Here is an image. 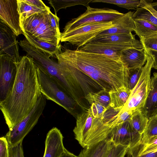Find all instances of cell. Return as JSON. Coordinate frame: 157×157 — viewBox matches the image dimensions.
<instances>
[{"instance_id": "1", "label": "cell", "mask_w": 157, "mask_h": 157, "mask_svg": "<svg viewBox=\"0 0 157 157\" xmlns=\"http://www.w3.org/2000/svg\"><path fill=\"white\" fill-rule=\"evenodd\" d=\"M17 65L13 87L6 98L0 102V109L9 129L29 113L41 94L37 67L32 59L24 56Z\"/></svg>"}, {"instance_id": "2", "label": "cell", "mask_w": 157, "mask_h": 157, "mask_svg": "<svg viewBox=\"0 0 157 157\" xmlns=\"http://www.w3.org/2000/svg\"><path fill=\"white\" fill-rule=\"evenodd\" d=\"M56 57L58 62L75 68L109 92L126 87L128 69L121 59L77 49L61 50Z\"/></svg>"}, {"instance_id": "3", "label": "cell", "mask_w": 157, "mask_h": 157, "mask_svg": "<svg viewBox=\"0 0 157 157\" xmlns=\"http://www.w3.org/2000/svg\"><path fill=\"white\" fill-rule=\"evenodd\" d=\"M37 73L41 94L46 99L51 100L63 108L76 117L80 109L74 100L52 77L37 67Z\"/></svg>"}, {"instance_id": "4", "label": "cell", "mask_w": 157, "mask_h": 157, "mask_svg": "<svg viewBox=\"0 0 157 157\" xmlns=\"http://www.w3.org/2000/svg\"><path fill=\"white\" fill-rule=\"evenodd\" d=\"M145 50L147 54V58L145 66L143 67L140 78L131 91L128 101L121 108L120 112L141 110L144 105L148 92L151 71L154 62L152 57Z\"/></svg>"}, {"instance_id": "5", "label": "cell", "mask_w": 157, "mask_h": 157, "mask_svg": "<svg viewBox=\"0 0 157 157\" xmlns=\"http://www.w3.org/2000/svg\"><path fill=\"white\" fill-rule=\"evenodd\" d=\"M46 99L41 94L34 109L22 120L9 129L5 137L9 146L14 147L21 142L37 124L46 105Z\"/></svg>"}, {"instance_id": "6", "label": "cell", "mask_w": 157, "mask_h": 157, "mask_svg": "<svg viewBox=\"0 0 157 157\" xmlns=\"http://www.w3.org/2000/svg\"><path fill=\"white\" fill-rule=\"evenodd\" d=\"M112 21L95 23L61 33L60 41L68 42L80 48L103 31L114 27Z\"/></svg>"}, {"instance_id": "7", "label": "cell", "mask_w": 157, "mask_h": 157, "mask_svg": "<svg viewBox=\"0 0 157 157\" xmlns=\"http://www.w3.org/2000/svg\"><path fill=\"white\" fill-rule=\"evenodd\" d=\"M86 8L84 13L67 22L63 32L89 24L112 21L121 17L124 14L117 10L108 8H94L90 6Z\"/></svg>"}, {"instance_id": "8", "label": "cell", "mask_w": 157, "mask_h": 157, "mask_svg": "<svg viewBox=\"0 0 157 157\" xmlns=\"http://www.w3.org/2000/svg\"><path fill=\"white\" fill-rule=\"evenodd\" d=\"M132 48L141 49L143 46L140 41L123 43L90 41L77 49L81 51L103 54L115 59H120L123 50Z\"/></svg>"}, {"instance_id": "9", "label": "cell", "mask_w": 157, "mask_h": 157, "mask_svg": "<svg viewBox=\"0 0 157 157\" xmlns=\"http://www.w3.org/2000/svg\"><path fill=\"white\" fill-rule=\"evenodd\" d=\"M0 102L9 94L17 75V64L6 55H0Z\"/></svg>"}, {"instance_id": "10", "label": "cell", "mask_w": 157, "mask_h": 157, "mask_svg": "<svg viewBox=\"0 0 157 157\" xmlns=\"http://www.w3.org/2000/svg\"><path fill=\"white\" fill-rule=\"evenodd\" d=\"M142 135L134 131L129 121H126L113 127L109 139L115 144H120L131 148L141 140Z\"/></svg>"}, {"instance_id": "11", "label": "cell", "mask_w": 157, "mask_h": 157, "mask_svg": "<svg viewBox=\"0 0 157 157\" xmlns=\"http://www.w3.org/2000/svg\"><path fill=\"white\" fill-rule=\"evenodd\" d=\"M17 36L10 28L0 19V55H6L17 64L19 56Z\"/></svg>"}, {"instance_id": "12", "label": "cell", "mask_w": 157, "mask_h": 157, "mask_svg": "<svg viewBox=\"0 0 157 157\" xmlns=\"http://www.w3.org/2000/svg\"><path fill=\"white\" fill-rule=\"evenodd\" d=\"M0 19L17 36L23 34L20 26L17 0H0Z\"/></svg>"}, {"instance_id": "13", "label": "cell", "mask_w": 157, "mask_h": 157, "mask_svg": "<svg viewBox=\"0 0 157 157\" xmlns=\"http://www.w3.org/2000/svg\"><path fill=\"white\" fill-rule=\"evenodd\" d=\"M93 117L90 108L83 111L77 116L76 125L73 129L75 139L83 148L86 143L92 126Z\"/></svg>"}, {"instance_id": "14", "label": "cell", "mask_w": 157, "mask_h": 157, "mask_svg": "<svg viewBox=\"0 0 157 157\" xmlns=\"http://www.w3.org/2000/svg\"><path fill=\"white\" fill-rule=\"evenodd\" d=\"M63 139V136L59 130L56 127L51 129L47 135L43 157H60L66 149Z\"/></svg>"}, {"instance_id": "15", "label": "cell", "mask_w": 157, "mask_h": 157, "mask_svg": "<svg viewBox=\"0 0 157 157\" xmlns=\"http://www.w3.org/2000/svg\"><path fill=\"white\" fill-rule=\"evenodd\" d=\"M133 13V12L129 11L112 21L115 25L114 26L103 31L96 37L115 34H129L134 31V21L132 17Z\"/></svg>"}, {"instance_id": "16", "label": "cell", "mask_w": 157, "mask_h": 157, "mask_svg": "<svg viewBox=\"0 0 157 157\" xmlns=\"http://www.w3.org/2000/svg\"><path fill=\"white\" fill-rule=\"evenodd\" d=\"M30 34L40 40L57 46H61L60 44L61 34L51 26L49 13L45 19L32 34Z\"/></svg>"}, {"instance_id": "17", "label": "cell", "mask_w": 157, "mask_h": 157, "mask_svg": "<svg viewBox=\"0 0 157 157\" xmlns=\"http://www.w3.org/2000/svg\"><path fill=\"white\" fill-rule=\"evenodd\" d=\"M147 54L145 49L129 48L123 50L120 59L128 69L143 67L146 62Z\"/></svg>"}, {"instance_id": "18", "label": "cell", "mask_w": 157, "mask_h": 157, "mask_svg": "<svg viewBox=\"0 0 157 157\" xmlns=\"http://www.w3.org/2000/svg\"><path fill=\"white\" fill-rule=\"evenodd\" d=\"M113 128L105 125L101 119L93 118L86 147L109 138Z\"/></svg>"}, {"instance_id": "19", "label": "cell", "mask_w": 157, "mask_h": 157, "mask_svg": "<svg viewBox=\"0 0 157 157\" xmlns=\"http://www.w3.org/2000/svg\"><path fill=\"white\" fill-rule=\"evenodd\" d=\"M151 78L148 93L142 109L148 119L157 114V72Z\"/></svg>"}, {"instance_id": "20", "label": "cell", "mask_w": 157, "mask_h": 157, "mask_svg": "<svg viewBox=\"0 0 157 157\" xmlns=\"http://www.w3.org/2000/svg\"><path fill=\"white\" fill-rule=\"evenodd\" d=\"M112 144L109 138L82 150L78 157H106Z\"/></svg>"}, {"instance_id": "21", "label": "cell", "mask_w": 157, "mask_h": 157, "mask_svg": "<svg viewBox=\"0 0 157 157\" xmlns=\"http://www.w3.org/2000/svg\"><path fill=\"white\" fill-rule=\"evenodd\" d=\"M23 35L28 42L36 48L43 51L49 57L56 56L61 51V47L38 39L28 32L23 31Z\"/></svg>"}, {"instance_id": "22", "label": "cell", "mask_w": 157, "mask_h": 157, "mask_svg": "<svg viewBox=\"0 0 157 157\" xmlns=\"http://www.w3.org/2000/svg\"><path fill=\"white\" fill-rule=\"evenodd\" d=\"M152 1L141 0L140 7L133 14L134 20L145 21L157 26V18L152 11Z\"/></svg>"}, {"instance_id": "23", "label": "cell", "mask_w": 157, "mask_h": 157, "mask_svg": "<svg viewBox=\"0 0 157 157\" xmlns=\"http://www.w3.org/2000/svg\"><path fill=\"white\" fill-rule=\"evenodd\" d=\"M134 32L140 38L145 39L157 36V26L145 21L134 20Z\"/></svg>"}, {"instance_id": "24", "label": "cell", "mask_w": 157, "mask_h": 157, "mask_svg": "<svg viewBox=\"0 0 157 157\" xmlns=\"http://www.w3.org/2000/svg\"><path fill=\"white\" fill-rule=\"evenodd\" d=\"M131 91L125 86L109 92L111 102L109 106L114 108L122 107L128 101Z\"/></svg>"}, {"instance_id": "25", "label": "cell", "mask_w": 157, "mask_h": 157, "mask_svg": "<svg viewBox=\"0 0 157 157\" xmlns=\"http://www.w3.org/2000/svg\"><path fill=\"white\" fill-rule=\"evenodd\" d=\"M135 35L133 34L132 33L129 34H115L96 37L90 41L117 43L139 41L140 40L135 38Z\"/></svg>"}, {"instance_id": "26", "label": "cell", "mask_w": 157, "mask_h": 157, "mask_svg": "<svg viewBox=\"0 0 157 157\" xmlns=\"http://www.w3.org/2000/svg\"><path fill=\"white\" fill-rule=\"evenodd\" d=\"M49 12L36 13L20 21V26L23 31L32 34L45 19Z\"/></svg>"}, {"instance_id": "27", "label": "cell", "mask_w": 157, "mask_h": 157, "mask_svg": "<svg viewBox=\"0 0 157 157\" xmlns=\"http://www.w3.org/2000/svg\"><path fill=\"white\" fill-rule=\"evenodd\" d=\"M156 148L157 136L151 137L145 144L138 143L133 147L128 148L126 154L127 157H135Z\"/></svg>"}, {"instance_id": "28", "label": "cell", "mask_w": 157, "mask_h": 157, "mask_svg": "<svg viewBox=\"0 0 157 157\" xmlns=\"http://www.w3.org/2000/svg\"><path fill=\"white\" fill-rule=\"evenodd\" d=\"M148 119L141 110L133 112L129 123L132 129L135 132L142 135L146 127Z\"/></svg>"}, {"instance_id": "29", "label": "cell", "mask_w": 157, "mask_h": 157, "mask_svg": "<svg viewBox=\"0 0 157 157\" xmlns=\"http://www.w3.org/2000/svg\"><path fill=\"white\" fill-rule=\"evenodd\" d=\"M20 21L36 13H48L50 10L40 9L26 2L24 0H17Z\"/></svg>"}, {"instance_id": "30", "label": "cell", "mask_w": 157, "mask_h": 157, "mask_svg": "<svg viewBox=\"0 0 157 157\" xmlns=\"http://www.w3.org/2000/svg\"><path fill=\"white\" fill-rule=\"evenodd\" d=\"M90 106L93 103H98L106 108L110 105L111 101L109 91L106 89L101 90L96 93H90L85 97Z\"/></svg>"}, {"instance_id": "31", "label": "cell", "mask_w": 157, "mask_h": 157, "mask_svg": "<svg viewBox=\"0 0 157 157\" xmlns=\"http://www.w3.org/2000/svg\"><path fill=\"white\" fill-rule=\"evenodd\" d=\"M93 0H50L49 3L53 7L55 11V15L60 9H66L77 5H82L86 7L89 6V4Z\"/></svg>"}, {"instance_id": "32", "label": "cell", "mask_w": 157, "mask_h": 157, "mask_svg": "<svg viewBox=\"0 0 157 157\" xmlns=\"http://www.w3.org/2000/svg\"><path fill=\"white\" fill-rule=\"evenodd\" d=\"M157 136V114L148 119L146 128L138 143L145 144L151 137Z\"/></svg>"}, {"instance_id": "33", "label": "cell", "mask_w": 157, "mask_h": 157, "mask_svg": "<svg viewBox=\"0 0 157 157\" xmlns=\"http://www.w3.org/2000/svg\"><path fill=\"white\" fill-rule=\"evenodd\" d=\"M91 2H103L114 4L119 7L130 9H137L140 7L141 0H93Z\"/></svg>"}, {"instance_id": "34", "label": "cell", "mask_w": 157, "mask_h": 157, "mask_svg": "<svg viewBox=\"0 0 157 157\" xmlns=\"http://www.w3.org/2000/svg\"><path fill=\"white\" fill-rule=\"evenodd\" d=\"M143 67L128 69L127 77L126 87L132 91L138 82L140 78Z\"/></svg>"}, {"instance_id": "35", "label": "cell", "mask_w": 157, "mask_h": 157, "mask_svg": "<svg viewBox=\"0 0 157 157\" xmlns=\"http://www.w3.org/2000/svg\"><path fill=\"white\" fill-rule=\"evenodd\" d=\"M128 149L127 147L112 143L106 157H124Z\"/></svg>"}, {"instance_id": "36", "label": "cell", "mask_w": 157, "mask_h": 157, "mask_svg": "<svg viewBox=\"0 0 157 157\" xmlns=\"http://www.w3.org/2000/svg\"><path fill=\"white\" fill-rule=\"evenodd\" d=\"M107 108L96 102L92 103L90 107L92 115L95 118L102 119Z\"/></svg>"}, {"instance_id": "37", "label": "cell", "mask_w": 157, "mask_h": 157, "mask_svg": "<svg viewBox=\"0 0 157 157\" xmlns=\"http://www.w3.org/2000/svg\"><path fill=\"white\" fill-rule=\"evenodd\" d=\"M143 48L147 50L157 51V36L149 38L140 40Z\"/></svg>"}, {"instance_id": "38", "label": "cell", "mask_w": 157, "mask_h": 157, "mask_svg": "<svg viewBox=\"0 0 157 157\" xmlns=\"http://www.w3.org/2000/svg\"><path fill=\"white\" fill-rule=\"evenodd\" d=\"M22 142L13 147L9 146V157H24Z\"/></svg>"}, {"instance_id": "39", "label": "cell", "mask_w": 157, "mask_h": 157, "mask_svg": "<svg viewBox=\"0 0 157 157\" xmlns=\"http://www.w3.org/2000/svg\"><path fill=\"white\" fill-rule=\"evenodd\" d=\"M9 144L5 137L0 138V157H9Z\"/></svg>"}, {"instance_id": "40", "label": "cell", "mask_w": 157, "mask_h": 157, "mask_svg": "<svg viewBox=\"0 0 157 157\" xmlns=\"http://www.w3.org/2000/svg\"><path fill=\"white\" fill-rule=\"evenodd\" d=\"M51 26L59 34H61L59 28V18L57 15L52 13L51 11L49 12Z\"/></svg>"}, {"instance_id": "41", "label": "cell", "mask_w": 157, "mask_h": 157, "mask_svg": "<svg viewBox=\"0 0 157 157\" xmlns=\"http://www.w3.org/2000/svg\"><path fill=\"white\" fill-rule=\"evenodd\" d=\"M26 2L29 4L43 10H50V8L46 6L44 3L40 0H24Z\"/></svg>"}, {"instance_id": "42", "label": "cell", "mask_w": 157, "mask_h": 157, "mask_svg": "<svg viewBox=\"0 0 157 157\" xmlns=\"http://www.w3.org/2000/svg\"><path fill=\"white\" fill-rule=\"evenodd\" d=\"M145 49L150 54L153 59L154 62L152 68L157 70V51Z\"/></svg>"}, {"instance_id": "43", "label": "cell", "mask_w": 157, "mask_h": 157, "mask_svg": "<svg viewBox=\"0 0 157 157\" xmlns=\"http://www.w3.org/2000/svg\"><path fill=\"white\" fill-rule=\"evenodd\" d=\"M135 157H157V148L150 151Z\"/></svg>"}, {"instance_id": "44", "label": "cell", "mask_w": 157, "mask_h": 157, "mask_svg": "<svg viewBox=\"0 0 157 157\" xmlns=\"http://www.w3.org/2000/svg\"><path fill=\"white\" fill-rule=\"evenodd\" d=\"M60 157H78L73 154L65 149V151Z\"/></svg>"}, {"instance_id": "45", "label": "cell", "mask_w": 157, "mask_h": 157, "mask_svg": "<svg viewBox=\"0 0 157 157\" xmlns=\"http://www.w3.org/2000/svg\"><path fill=\"white\" fill-rule=\"evenodd\" d=\"M152 12L154 16L157 18V2H152Z\"/></svg>"}]
</instances>
